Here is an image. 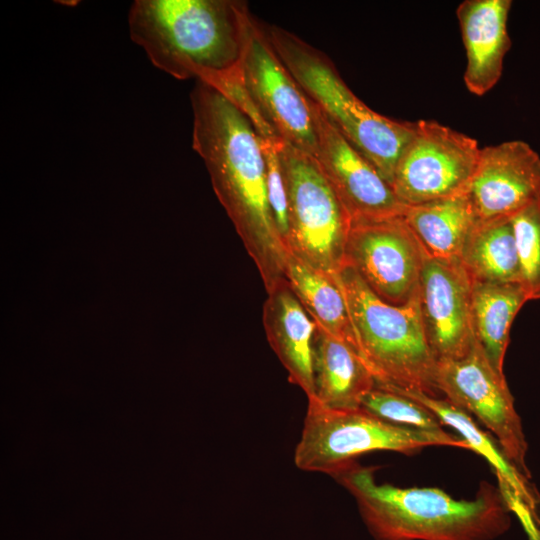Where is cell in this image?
I'll return each mask as SVG.
<instances>
[{
	"mask_svg": "<svg viewBox=\"0 0 540 540\" xmlns=\"http://www.w3.org/2000/svg\"><path fill=\"white\" fill-rule=\"evenodd\" d=\"M361 408L395 425L425 431L443 430L442 422L428 408L401 393L377 385L363 397Z\"/></svg>",
	"mask_w": 540,
	"mask_h": 540,
	"instance_id": "cb8c5ba5",
	"label": "cell"
},
{
	"mask_svg": "<svg viewBox=\"0 0 540 540\" xmlns=\"http://www.w3.org/2000/svg\"><path fill=\"white\" fill-rule=\"evenodd\" d=\"M428 256L458 259L480 219L467 194L407 206L403 215Z\"/></svg>",
	"mask_w": 540,
	"mask_h": 540,
	"instance_id": "d6986e66",
	"label": "cell"
},
{
	"mask_svg": "<svg viewBox=\"0 0 540 540\" xmlns=\"http://www.w3.org/2000/svg\"><path fill=\"white\" fill-rule=\"evenodd\" d=\"M312 107L317 133L315 158L351 220L403 216L407 205L391 185L313 103Z\"/></svg>",
	"mask_w": 540,
	"mask_h": 540,
	"instance_id": "7c38bea8",
	"label": "cell"
},
{
	"mask_svg": "<svg viewBox=\"0 0 540 540\" xmlns=\"http://www.w3.org/2000/svg\"><path fill=\"white\" fill-rule=\"evenodd\" d=\"M353 496L375 540H494L510 527L500 487L482 482L471 500L438 488L379 484L374 469L352 464L334 477Z\"/></svg>",
	"mask_w": 540,
	"mask_h": 540,
	"instance_id": "7a4b0ae2",
	"label": "cell"
},
{
	"mask_svg": "<svg viewBox=\"0 0 540 540\" xmlns=\"http://www.w3.org/2000/svg\"><path fill=\"white\" fill-rule=\"evenodd\" d=\"M278 141V138H260L266 167V187L268 203L275 227L286 249L288 238L287 192L281 159L278 151Z\"/></svg>",
	"mask_w": 540,
	"mask_h": 540,
	"instance_id": "d4e9b609",
	"label": "cell"
},
{
	"mask_svg": "<svg viewBox=\"0 0 540 540\" xmlns=\"http://www.w3.org/2000/svg\"><path fill=\"white\" fill-rule=\"evenodd\" d=\"M250 16L241 1L138 0L129 27L157 68L205 81L239 69Z\"/></svg>",
	"mask_w": 540,
	"mask_h": 540,
	"instance_id": "3957f363",
	"label": "cell"
},
{
	"mask_svg": "<svg viewBox=\"0 0 540 540\" xmlns=\"http://www.w3.org/2000/svg\"><path fill=\"white\" fill-rule=\"evenodd\" d=\"M288 206L287 252L336 279L345 265L351 217L316 158L279 139Z\"/></svg>",
	"mask_w": 540,
	"mask_h": 540,
	"instance_id": "52a82bcc",
	"label": "cell"
},
{
	"mask_svg": "<svg viewBox=\"0 0 540 540\" xmlns=\"http://www.w3.org/2000/svg\"><path fill=\"white\" fill-rule=\"evenodd\" d=\"M481 148L476 139L433 120L415 122L391 187L407 206L466 193Z\"/></svg>",
	"mask_w": 540,
	"mask_h": 540,
	"instance_id": "ba28073f",
	"label": "cell"
},
{
	"mask_svg": "<svg viewBox=\"0 0 540 540\" xmlns=\"http://www.w3.org/2000/svg\"><path fill=\"white\" fill-rule=\"evenodd\" d=\"M458 259L472 281L519 283V260L511 218L479 221Z\"/></svg>",
	"mask_w": 540,
	"mask_h": 540,
	"instance_id": "7402d4cb",
	"label": "cell"
},
{
	"mask_svg": "<svg viewBox=\"0 0 540 540\" xmlns=\"http://www.w3.org/2000/svg\"><path fill=\"white\" fill-rule=\"evenodd\" d=\"M519 260V284L528 300L540 299V198L511 217Z\"/></svg>",
	"mask_w": 540,
	"mask_h": 540,
	"instance_id": "603a6c76",
	"label": "cell"
},
{
	"mask_svg": "<svg viewBox=\"0 0 540 540\" xmlns=\"http://www.w3.org/2000/svg\"><path fill=\"white\" fill-rule=\"evenodd\" d=\"M264 29L309 100L391 185L397 162L414 136L415 122L378 114L349 89L323 52L279 26Z\"/></svg>",
	"mask_w": 540,
	"mask_h": 540,
	"instance_id": "277c9868",
	"label": "cell"
},
{
	"mask_svg": "<svg viewBox=\"0 0 540 540\" xmlns=\"http://www.w3.org/2000/svg\"><path fill=\"white\" fill-rule=\"evenodd\" d=\"M430 446L470 450L466 440L444 430L425 431L395 425L361 407L333 409L309 398L294 463L300 470L335 477L356 463L359 456L371 451L409 455Z\"/></svg>",
	"mask_w": 540,
	"mask_h": 540,
	"instance_id": "8992f818",
	"label": "cell"
},
{
	"mask_svg": "<svg viewBox=\"0 0 540 540\" xmlns=\"http://www.w3.org/2000/svg\"><path fill=\"white\" fill-rule=\"evenodd\" d=\"M435 382L448 402L474 415L494 434L506 458L529 479L528 444L513 396L505 376L495 371L479 344L475 341L460 358L438 360Z\"/></svg>",
	"mask_w": 540,
	"mask_h": 540,
	"instance_id": "9c48e42d",
	"label": "cell"
},
{
	"mask_svg": "<svg viewBox=\"0 0 540 540\" xmlns=\"http://www.w3.org/2000/svg\"><path fill=\"white\" fill-rule=\"evenodd\" d=\"M511 0H465L457 8L467 65L464 83L482 96L499 81L512 42L507 30Z\"/></svg>",
	"mask_w": 540,
	"mask_h": 540,
	"instance_id": "9a60e30c",
	"label": "cell"
},
{
	"mask_svg": "<svg viewBox=\"0 0 540 540\" xmlns=\"http://www.w3.org/2000/svg\"><path fill=\"white\" fill-rule=\"evenodd\" d=\"M193 149L254 261L266 291L285 279L286 251L270 211L260 137L249 118L209 84L191 93Z\"/></svg>",
	"mask_w": 540,
	"mask_h": 540,
	"instance_id": "6da1fadb",
	"label": "cell"
},
{
	"mask_svg": "<svg viewBox=\"0 0 540 540\" xmlns=\"http://www.w3.org/2000/svg\"><path fill=\"white\" fill-rule=\"evenodd\" d=\"M284 276L315 325L358 352L346 301L337 280L314 270L290 253L286 257Z\"/></svg>",
	"mask_w": 540,
	"mask_h": 540,
	"instance_id": "44dd1931",
	"label": "cell"
},
{
	"mask_svg": "<svg viewBox=\"0 0 540 540\" xmlns=\"http://www.w3.org/2000/svg\"><path fill=\"white\" fill-rule=\"evenodd\" d=\"M240 76L259 114L276 136L315 157L317 133L312 103L252 15Z\"/></svg>",
	"mask_w": 540,
	"mask_h": 540,
	"instance_id": "30bf717a",
	"label": "cell"
},
{
	"mask_svg": "<svg viewBox=\"0 0 540 540\" xmlns=\"http://www.w3.org/2000/svg\"><path fill=\"white\" fill-rule=\"evenodd\" d=\"M425 257L403 216L351 222L345 265L386 303L402 306L419 295Z\"/></svg>",
	"mask_w": 540,
	"mask_h": 540,
	"instance_id": "8fae6325",
	"label": "cell"
},
{
	"mask_svg": "<svg viewBox=\"0 0 540 540\" xmlns=\"http://www.w3.org/2000/svg\"><path fill=\"white\" fill-rule=\"evenodd\" d=\"M382 387V386H380ZM387 388L401 393L428 408L442 422L458 431L467 441L470 450L483 456L495 469L500 489L507 498L510 507L515 503L514 511L521 508L525 516L535 515L536 495L529 486L528 478L522 475L506 458L500 447L483 432L465 411L452 405L445 398L432 397L415 390Z\"/></svg>",
	"mask_w": 540,
	"mask_h": 540,
	"instance_id": "ac0fdd59",
	"label": "cell"
},
{
	"mask_svg": "<svg viewBox=\"0 0 540 540\" xmlns=\"http://www.w3.org/2000/svg\"><path fill=\"white\" fill-rule=\"evenodd\" d=\"M467 194L480 221L511 218L540 198V156L526 142L481 148Z\"/></svg>",
	"mask_w": 540,
	"mask_h": 540,
	"instance_id": "5bb4252c",
	"label": "cell"
},
{
	"mask_svg": "<svg viewBox=\"0 0 540 540\" xmlns=\"http://www.w3.org/2000/svg\"><path fill=\"white\" fill-rule=\"evenodd\" d=\"M529 301L519 283L472 281L473 334L488 361L501 375L512 323Z\"/></svg>",
	"mask_w": 540,
	"mask_h": 540,
	"instance_id": "ffe728a7",
	"label": "cell"
},
{
	"mask_svg": "<svg viewBox=\"0 0 540 540\" xmlns=\"http://www.w3.org/2000/svg\"><path fill=\"white\" fill-rule=\"evenodd\" d=\"M336 280L346 301L359 355L376 385L439 397L437 359L425 334L419 295L402 306L386 303L348 265Z\"/></svg>",
	"mask_w": 540,
	"mask_h": 540,
	"instance_id": "5b68a950",
	"label": "cell"
},
{
	"mask_svg": "<svg viewBox=\"0 0 540 540\" xmlns=\"http://www.w3.org/2000/svg\"><path fill=\"white\" fill-rule=\"evenodd\" d=\"M262 321L270 346L291 383L314 396L313 338L316 330L286 279L267 292Z\"/></svg>",
	"mask_w": 540,
	"mask_h": 540,
	"instance_id": "2e32d148",
	"label": "cell"
},
{
	"mask_svg": "<svg viewBox=\"0 0 540 540\" xmlns=\"http://www.w3.org/2000/svg\"><path fill=\"white\" fill-rule=\"evenodd\" d=\"M472 280L459 259L426 254L419 299L428 344L438 360L466 355L475 343L471 322Z\"/></svg>",
	"mask_w": 540,
	"mask_h": 540,
	"instance_id": "4fadbf2b",
	"label": "cell"
},
{
	"mask_svg": "<svg viewBox=\"0 0 540 540\" xmlns=\"http://www.w3.org/2000/svg\"><path fill=\"white\" fill-rule=\"evenodd\" d=\"M313 377L312 398L333 409L360 408L363 397L376 385L358 352L317 326L313 338Z\"/></svg>",
	"mask_w": 540,
	"mask_h": 540,
	"instance_id": "e0dca14e",
	"label": "cell"
}]
</instances>
